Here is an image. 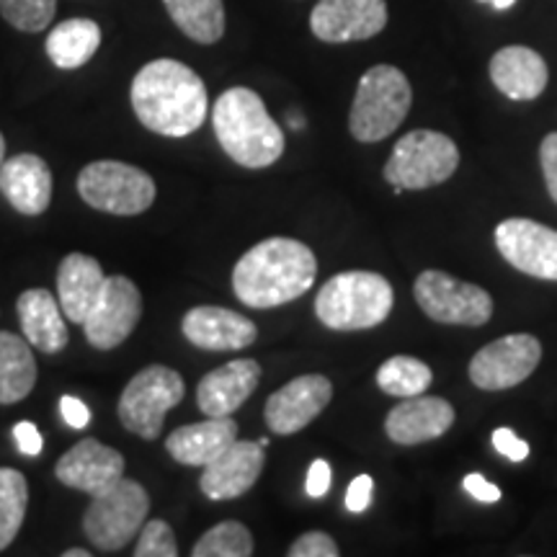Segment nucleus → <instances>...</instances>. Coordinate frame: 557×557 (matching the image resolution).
Segmentation results:
<instances>
[{"instance_id": "obj_16", "label": "nucleus", "mask_w": 557, "mask_h": 557, "mask_svg": "<svg viewBox=\"0 0 557 557\" xmlns=\"http://www.w3.org/2000/svg\"><path fill=\"white\" fill-rule=\"evenodd\" d=\"M267 449L259 442H240L235 438L222 455L209 462L201 472L199 487L209 500L240 498L261 478Z\"/></svg>"}, {"instance_id": "obj_39", "label": "nucleus", "mask_w": 557, "mask_h": 557, "mask_svg": "<svg viewBox=\"0 0 557 557\" xmlns=\"http://www.w3.org/2000/svg\"><path fill=\"white\" fill-rule=\"evenodd\" d=\"M13 438H16L21 455H26V457H39L41 449H45V442H41L39 429L34 426L32 421L16 423V429H13Z\"/></svg>"}, {"instance_id": "obj_10", "label": "nucleus", "mask_w": 557, "mask_h": 557, "mask_svg": "<svg viewBox=\"0 0 557 557\" xmlns=\"http://www.w3.org/2000/svg\"><path fill=\"white\" fill-rule=\"evenodd\" d=\"M418 308L436 323L447 325H485L493 315V297L478 284L429 269L418 274L413 284Z\"/></svg>"}, {"instance_id": "obj_1", "label": "nucleus", "mask_w": 557, "mask_h": 557, "mask_svg": "<svg viewBox=\"0 0 557 557\" xmlns=\"http://www.w3.org/2000/svg\"><path fill=\"white\" fill-rule=\"evenodd\" d=\"M132 109L143 127L163 137H189L207 120V86L178 60H152L132 81Z\"/></svg>"}, {"instance_id": "obj_11", "label": "nucleus", "mask_w": 557, "mask_h": 557, "mask_svg": "<svg viewBox=\"0 0 557 557\" xmlns=\"http://www.w3.org/2000/svg\"><path fill=\"white\" fill-rule=\"evenodd\" d=\"M542 361V344L529 333H511L480 348L470 361L472 385L487 393L517 387Z\"/></svg>"}, {"instance_id": "obj_22", "label": "nucleus", "mask_w": 557, "mask_h": 557, "mask_svg": "<svg viewBox=\"0 0 557 557\" xmlns=\"http://www.w3.org/2000/svg\"><path fill=\"white\" fill-rule=\"evenodd\" d=\"M491 81L511 101H534L547 88L549 70L540 52L511 45L491 58Z\"/></svg>"}, {"instance_id": "obj_20", "label": "nucleus", "mask_w": 557, "mask_h": 557, "mask_svg": "<svg viewBox=\"0 0 557 557\" xmlns=\"http://www.w3.org/2000/svg\"><path fill=\"white\" fill-rule=\"evenodd\" d=\"M455 426V406L444 398H429V395H413L406 403H398L385 418V431L395 444L410 447V444L434 442Z\"/></svg>"}, {"instance_id": "obj_9", "label": "nucleus", "mask_w": 557, "mask_h": 557, "mask_svg": "<svg viewBox=\"0 0 557 557\" xmlns=\"http://www.w3.org/2000/svg\"><path fill=\"white\" fill-rule=\"evenodd\" d=\"M186 385L176 369L163 364H150L137 372L124 387L120 406L122 426L145 442H156L163 431L165 416L184 400Z\"/></svg>"}, {"instance_id": "obj_32", "label": "nucleus", "mask_w": 557, "mask_h": 557, "mask_svg": "<svg viewBox=\"0 0 557 557\" xmlns=\"http://www.w3.org/2000/svg\"><path fill=\"white\" fill-rule=\"evenodd\" d=\"M58 0H0V16H3L13 29L37 34L52 24Z\"/></svg>"}, {"instance_id": "obj_28", "label": "nucleus", "mask_w": 557, "mask_h": 557, "mask_svg": "<svg viewBox=\"0 0 557 557\" xmlns=\"http://www.w3.org/2000/svg\"><path fill=\"white\" fill-rule=\"evenodd\" d=\"M173 24L197 45H214L225 34L222 0H163Z\"/></svg>"}, {"instance_id": "obj_42", "label": "nucleus", "mask_w": 557, "mask_h": 557, "mask_svg": "<svg viewBox=\"0 0 557 557\" xmlns=\"http://www.w3.org/2000/svg\"><path fill=\"white\" fill-rule=\"evenodd\" d=\"M480 3H491L493 9H498V11H506V9H511V5L517 3V0H480Z\"/></svg>"}, {"instance_id": "obj_13", "label": "nucleus", "mask_w": 557, "mask_h": 557, "mask_svg": "<svg viewBox=\"0 0 557 557\" xmlns=\"http://www.w3.org/2000/svg\"><path fill=\"white\" fill-rule=\"evenodd\" d=\"M493 238L500 256L521 274L557 282V230L527 218H508Z\"/></svg>"}, {"instance_id": "obj_7", "label": "nucleus", "mask_w": 557, "mask_h": 557, "mask_svg": "<svg viewBox=\"0 0 557 557\" xmlns=\"http://www.w3.org/2000/svg\"><path fill=\"white\" fill-rule=\"evenodd\" d=\"M83 532L94 547L103 553H120L137 537L150 511V496L137 480L120 478L107 491L90 496Z\"/></svg>"}, {"instance_id": "obj_29", "label": "nucleus", "mask_w": 557, "mask_h": 557, "mask_svg": "<svg viewBox=\"0 0 557 557\" xmlns=\"http://www.w3.org/2000/svg\"><path fill=\"white\" fill-rule=\"evenodd\" d=\"M434 382L426 361L416 357H389L377 369V385L389 398H413L423 395Z\"/></svg>"}, {"instance_id": "obj_23", "label": "nucleus", "mask_w": 557, "mask_h": 557, "mask_svg": "<svg viewBox=\"0 0 557 557\" xmlns=\"http://www.w3.org/2000/svg\"><path fill=\"white\" fill-rule=\"evenodd\" d=\"M238 438V423L230 416L209 418L201 423H189L181 426L165 438V449L176 459L178 465L186 468H207L214 462L230 444Z\"/></svg>"}, {"instance_id": "obj_44", "label": "nucleus", "mask_w": 557, "mask_h": 557, "mask_svg": "<svg viewBox=\"0 0 557 557\" xmlns=\"http://www.w3.org/2000/svg\"><path fill=\"white\" fill-rule=\"evenodd\" d=\"M3 160H5V139L0 135V165H3Z\"/></svg>"}, {"instance_id": "obj_17", "label": "nucleus", "mask_w": 557, "mask_h": 557, "mask_svg": "<svg viewBox=\"0 0 557 557\" xmlns=\"http://www.w3.org/2000/svg\"><path fill=\"white\" fill-rule=\"evenodd\" d=\"M54 475L62 485L96 496L124 478V457L99 438H83L58 459Z\"/></svg>"}, {"instance_id": "obj_25", "label": "nucleus", "mask_w": 557, "mask_h": 557, "mask_svg": "<svg viewBox=\"0 0 557 557\" xmlns=\"http://www.w3.org/2000/svg\"><path fill=\"white\" fill-rule=\"evenodd\" d=\"M60 302L47 289H26L16 299V312L21 320L24 338L41 354H60L67 346L65 312H60Z\"/></svg>"}, {"instance_id": "obj_27", "label": "nucleus", "mask_w": 557, "mask_h": 557, "mask_svg": "<svg viewBox=\"0 0 557 557\" xmlns=\"http://www.w3.org/2000/svg\"><path fill=\"white\" fill-rule=\"evenodd\" d=\"M101 26L90 18H67L47 37V58L60 70H78L99 52Z\"/></svg>"}, {"instance_id": "obj_35", "label": "nucleus", "mask_w": 557, "mask_h": 557, "mask_svg": "<svg viewBox=\"0 0 557 557\" xmlns=\"http://www.w3.org/2000/svg\"><path fill=\"white\" fill-rule=\"evenodd\" d=\"M493 447H496L498 455L506 457L508 462H524V459L529 457V451H532L524 438L517 436L511 429H506V426L493 431Z\"/></svg>"}, {"instance_id": "obj_24", "label": "nucleus", "mask_w": 557, "mask_h": 557, "mask_svg": "<svg viewBox=\"0 0 557 557\" xmlns=\"http://www.w3.org/2000/svg\"><path fill=\"white\" fill-rule=\"evenodd\" d=\"M107 274L101 263L86 253H67L58 269V297L67 320L83 325L99 299Z\"/></svg>"}, {"instance_id": "obj_4", "label": "nucleus", "mask_w": 557, "mask_h": 557, "mask_svg": "<svg viewBox=\"0 0 557 557\" xmlns=\"http://www.w3.org/2000/svg\"><path fill=\"white\" fill-rule=\"evenodd\" d=\"M395 295L389 282L374 271H344L323 284L315 297V315L331 331H367L385 323Z\"/></svg>"}, {"instance_id": "obj_12", "label": "nucleus", "mask_w": 557, "mask_h": 557, "mask_svg": "<svg viewBox=\"0 0 557 557\" xmlns=\"http://www.w3.org/2000/svg\"><path fill=\"white\" fill-rule=\"evenodd\" d=\"M139 318H143V295H139L137 284L122 274L107 276L94 310L83 323V331H86L90 346L111 351L132 336Z\"/></svg>"}, {"instance_id": "obj_26", "label": "nucleus", "mask_w": 557, "mask_h": 557, "mask_svg": "<svg viewBox=\"0 0 557 557\" xmlns=\"http://www.w3.org/2000/svg\"><path fill=\"white\" fill-rule=\"evenodd\" d=\"M37 385V361L32 344L16 333L0 331V406L29 398Z\"/></svg>"}, {"instance_id": "obj_30", "label": "nucleus", "mask_w": 557, "mask_h": 557, "mask_svg": "<svg viewBox=\"0 0 557 557\" xmlns=\"http://www.w3.org/2000/svg\"><path fill=\"white\" fill-rule=\"evenodd\" d=\"M29 506L26 478L13 468H0V553L16 540Z\"/></svg>"}, {"instance_id": "obj_2", "label": "nucleus", "mask_w": 557, "mask_h": 557, "mask_svg": "<svg viewBox=\"0 0 557 557\" xmlns=\"http://www.w3.org/2000/svg\"><path fill=\"white\" fill-rule=\"evenodd\" d=\"M318 276L315 253L295 238H267L240 256L233 292L243 305L269 310L308 295Z\"/></svg>"}, {"instance_id": "obj_37", "label": "nucleus", "mask_w": 557, "mask_h": 557, "mask_svg": "<svg viewBox=\"0 0 557 557\" xmlns=\"http://www.w3.org/2000/svg\"><path fill=\"white\" fill-rule=\"evenodd\" d=\"M372 493H374L372 475L354 478L351 485H348V491H346V508H348V511H354V513L367 511L369 500H372Z\"/></svg>"}, {"instance_id": "obj_3", "label": "nucleus", "mask_w": 557, "mask_h": 557, "mask_svg": "<svg viewBox=\"0 0 557 557\" xmlns=\"http://www.w3.org/2000/svg\"><path fill=\"white\" fill-rule=\"evenodd\" d=\"M212 124L220 148L243 169H269L282 158L284 132L256 90L227 88L214 103Z\"/></svg>"}, {"instance_id": "obj_33", "label": "nucleus", "mask_w": 557, "mask_h": 557, "mask_svg": "<svg viewBox=\"0 0 557 557\" xmlns=\"http://www.w3.org/2000/svg\"><path fill=\"white\" fill-rule=\"evenodd\" d=\"M176 555H178V542H176V534H173V529L160 519L145 521V527L139 529L135 557H176Z\"/></svg>"}, {"instance_id": "obj_14", "label": "nucleus", "mask_w": 557, "mask_h": 557, "mask_svg": "<svg viewBox=\"0 0 557 557\" xmlns=\"http://www.w3.org/2000/svg\"><path fill=\"white\" fill-rule=\"evenodd\" d=\"M385 26V0H320L310 13L312 34L320 41H329V45L372 39Z\"/></svg>"}, {"instance_id": "obj_15", "label": "nucleus", "mask_w": 557, "mask_h": 557, "mask_svg": "<svg viewBox=\"0 0 557 557\" xmlns=\"http://www.w3.org/2000/svg\"><path fill=\"white\" fill-rule=\"evenodd\" d=\"M333 398V385L323 374H302L278 387L274 395H269L263 418L269 429L278 436H289L302 431L308 423L329 408Z\"/></svg>"}, {"instance_id": "obj_8", "label": "nucleus", "mask_w": 557, "mask_h": 557, "mask_svg": "<svg viewBox=\"0 0 557 557\" xmlns=\"http://www.w3.org/2000/svg\"><path fill=\"white\" fill-rule=\"evenodd\" d=\"M78 194L88 207L116 218L148 212L156 201V181L150 173L122 160H96L78 176Z\"/></svg>"}, {"instance_id": "obj_5", "label": "nucleus", "mask_w": 557, "mask_h": 557, "mask_svg": "<svg viewBox=\"0 0 557 557\" xmlns=\"http://www.w3.org/2000/svg\"><path fill=\"white\" fill-rule=\"evenodd\" d=\"M413 88L400 67L374 65L361 75L357 96H354L348 132L359 143H380L393 135L406 122Z\"/></svg>"}, {"instance_id": "obj_6", "label": "nucleus", "mask_w": 557, "mask_h": 557, "mask_svg": "<svg viewBox=\"0 0 557 557\" xmlns=\"http://www.w3.org/2000/svg\"><path fill=\"white\" fill-rule=\"evenodd\" d=\"M459 150L455 139L434 129H413L403 135L389 152L385 178L395 194L434 189L455 176Z\"/></svg>"}, {"instance_id": "obj_21", "label": "nucleus", "mask_w": 557, "mask_h": 557, "mask_svg": "<svg viewBox=\"0 0 557 557\" xmlns=\"http://www.w3.org/2000/svg\"><path fill=\"white\" fill-rule=\"evenodd\" d=\"M0 191L16 212L37 218L52 201V171L34 152H21L0 165Z\"/></svg>"}, {"instance_id": "obj_43", "label": "nucleus", "mask_w": 557, "mask_h": 557, "mask_svg": "<svg viewBox=\"0 0 557 557\" xmlns=\"http://www.w3.org/2000/svg\"><path fill=\"white\" fill-rule=\"evenodd\" d=\"M88 549H65V557H88Z\"/></svg>"}, {"instance_id": "obj_41", "label": "nucleus", "mask_w": 557, "mask_h": 557, "mask_svg": "<svg viewBox=\"0 0 557 557\" xmlns=\"http://www.w3.org/2000/svg\"><path fill=\"white\" fill-rule=\"evenodd\" d=\"M60 410L70 429H86L90 423V410L86 408V403L73 398V395H62Z\"/></svg>"}, {"instance_id": "obj_18", "label": "nucleus", "mask_w": 557, "mask_h": 557, "mask_svg": "<svg viewBox=\"0 0 557 557\" xmlns=\"http://www.w3.org/2000/svg\"><path fill=\"white\" fill-rule=\"evenodd\" d=\"M181 331L186 341L207 351H240L259 338V329L253 320L227 308L199 305L186 312L181 320Z\"/></svg>"}, {"instance_id": "obj_38", "label": "nucleus", "mask_w": 557, "mask_h": 557, "mask_svg": "<svg viewBox=\"0 0 557 557\" xmlns=\"http://www.w3.org/2000/svg\"><path fill=\"white\" fill-rule=\"evenodd\" d=\"M331 483H333L331 465L325 462V459H315V462H312L310 470H308V485H305L308 496L310 498H323L325 493L331 491Z\"/></svg>"}, {"instance_id": "obj_31", "label": "nucleus", "mask_w": 557, "mask_h": 557, "mask_svg": "<svg viewBox=\"0 0 557 557\" xmlns=\"http://www.w3.org/2000/svg\"><path fill=\"white\" fill-rule=\"evenodd\" d=\"M194 557H250L253 555V534L240 521H220L201 534L191 549Z\"/></svg>"}, {"instance_id": "obj_36", "label": "nucleus", "mask_w": 557, "mask_h": 557, "mask_svg": "<svg viewBox=\"0 0 557 557\" xmlns=\"http://www.w3.org/2000/svg\"><path fill=\"white\" fill-rule=\"evenodd\" d=\"M540 163H542V173H545L549 197H553V201L557 205V132H549V135L542 139Z\"/></svg>"}, {"instance_id": "obj_19", "label": "nucleus", "mask_w": 557, "mask_h": 557, "mask_svg": "<svg viewBox=\"0 0 557 557\" xmlns=\"http://www.w3.org/2000/svg\"><path fill=\"white\" fill-rule=\"evenodd\" d=\"M261 382V364L256 359H235L205 374L197 387V406L209 418L233 416Z\"/></svg>"}, {"instance_id": "obj_34", "label": "nucleus", "mask_w": 557, "mask_h": 557, "mask_svg": "<svg viewBox=\"0 0 557 557\" xmlns=\"http://www.w3.org/2000/svg\"><path fill=\"white\" fill-rule=\"evenodd\" d=\"M336 540L325 532H305L289 547V557H338Z\"/></svg>"}, {"instance_id": "obj_40", "label": "nucleus", "mask_w": 557, "mask_h": 557, "mask_svg": "<svg viewBox=\"0 0 557 557\" xmlns=\"http://www.w3.org/2000/svg\"><path fill=\"white\" fill-rule=\"evenodd\" d=\"M462 487L472 498L480 500V504H496V500H500V487L493 485L491 480L480 475V472H470V475H465Z\"/></svg>"}]
</instances>
